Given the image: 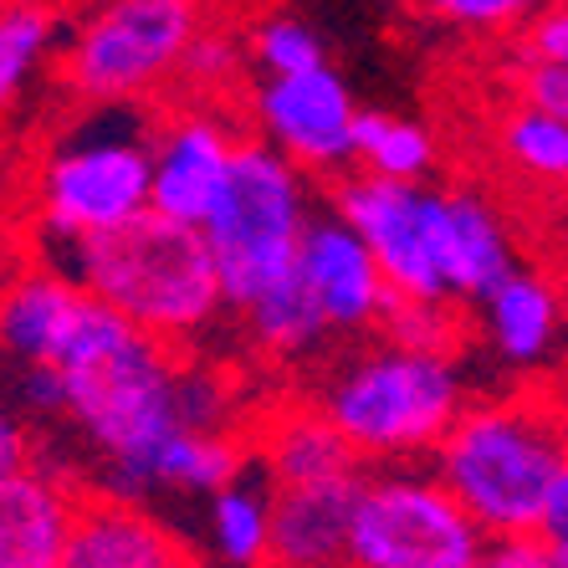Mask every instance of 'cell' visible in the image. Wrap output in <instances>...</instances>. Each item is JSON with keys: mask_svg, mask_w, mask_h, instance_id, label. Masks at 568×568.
<instances>
[{"mask_svg": "<svg viewBox=\"0 0 568 568\" xmlns=\"http://www.w3.org/2000/svg\"><path fill=\"white\" fill-rule=\"evenodd\" d=\"M180 348H164L129 328L108 307L88 303L78 333L52 369L62 379V415L103 462V491L113 503H144V466L170 436H180Z\"/></svg>", "mask_w": 568, "mask_h": 568, "instance_id": "cell-1", "label": "cell"}, {"mask_svg": "<svg viewBox=\"0 0 568 568\" xmlns=\"http://www.w3.org/2000/svg\"><path fill=\"white\" fill-rule=\"evenodd\" d=\"M446 497L476 523L487 542L568 538V450L554 395H513L466 405L436 446Z\"/></svg>", "mask_w": 568, "mask_h": 568, "instance_id": "cell-2", "label": "cell"}, {"mask_svg": "<svg viewBox=\"0 0 568 568\" xmlns=\"http://www.w3.org/2000/svg\"><path fill=\"white\" fill-rule=\"evenodd\" d=\"M62 277L88 303L108 307L164 348L200 338L221 313V287L200 246V231L159 215H139L93 241H72Z\"/></svg>", "mask_w": 568, "mask_h": 568, "instance_id": "cell-3", "label": "cell"}, {"mask_svg": "<svg viewBox=\"0 0 568 568\" xmlns=\"http://www.w3.org/2000/svg\"><path fill=\"white\" fill-rule=\"evenodd\" d=\"M462 410L466 384L456 358L410 354L395 344H369L338 364L317 395V415L338 430L358 466L436 456Z\"/></svg>", "mask_w": 568, "mask_h": 568, "instance_id": "cell-4", "label": "cell"}, {"mask_svg": "<svg viewBox=\"0 0 568 568\" xmlns=\"http://www.w3.org/2000/svg\"><path fill=\"white\" fill-rule=\"evenodd\" d=\"M307 221H313V190L303 174L256 139H241L221 200L200 225V246L211 256L221 307L246 313L266 292L297 277Z\"/></svg>", "mask_w": 568, "mask_h": 568, "instance_id": "cell-5", "label": "cell"}, {"mask_svg": "<svg viewBox=\"0 0 568 568\" xmlns=\"http://www.w3.org/2000/svg\"><path fill=\"white\" fill-rule=\"evenodd\" d=\"M200 21L190 0H119L82 16L62 52V88L98 108L139 103L174 82Z\"/></svg>", "mask_w": 568, "mask_h": 568, "instance_id": "cell-6", "label": "cell"}, {"mask_svg": "<svg viewBox=\"0 0 568 568\" xmlns=\"http://www.w3.org/2000/svg\"><path fill=\"white\" fill-rule=\"evenodd\" d=\"M481 542L430 471H379L358 487L344 568H471Z\"/></svg>", "mask_w": 568, "mask_h": 568, "instance_id": "cell-7", "label": "cell"}, {"mask_svg": "<svg viewBox=\"0 0 568 568\" xmlns=\"http://www.w3.org/2000/svg\"><path fill=\"white\" fill-rule=\"evenodd\" d=\"M37 211L67 246L149 215V133L82 129L57 144L41 164Z\"/></svg>", "mask_w": 568, "mask_h": 568, "instance_id": "cell-8", "label": "cell"}, {"mask_svg": "<svg viewBox=\"0 0 568 568\" xmlns=\"http://www.w3.org/2000/svg\"><path fill=\"white\" fill-rule=\"evenodd\" d=\"M256 144L303 174H344L354 164V119L358 103L348 82L328 62L292 78H262L252 88Z\"/></svg>", "mask_w": 568, "mask_h": 568, "instance_id": "cell-9", "label": "cell"}, {"mask_svg": "<svg viewBox=\"0 0 568 568\" xmlns=\"http://www.w3.org/2000/svg\"><path fill=\"white\" fill-rule=\"evenodd\" d=\"M379 266V282L395 303H446L425 241V185H389L369 174L333 180V211Z\"/></svg>", "mask_w": 568, "mask_h": 568, "instance_id": "cell-10", "label": "cell"}, {"mask_svg": "<svg viewBox=\"0 0 568 568\" xmlns=\"http://www.w3.org/2000/svg\"><path fill=\"white\" fill-rule=\"evenodd\" d=\"M236 144V129L211 113H180L164 123L149 139V215L200 231L225 190Z\"/></svg>", "mask_w": 568, "mask_h": 568, "instance_id": "cell-11", "label": "cell"}, {"mask_svg": "<svg viewBox=\"0 0 568 568\" xmlns=\"http://www.w3.org/2000/svg\"><path fill=\"white\" fill-rule=\"evenodd\" d=\"M425 241L446 303H481L491 287H503L517 272V252L507 225L497 221L471 190H430L425 185Z\"/></svg>", "mask_w": 568, "mask_h": 568, "instance_id": "cell-12", "label": "cell"}, {"mask_svg": "<svg viewBox=\"0 0 568 568\" xmlns=\"http://www.w3.org/2000/svg\"><path fill=\"white\" fill-rule=\"evenodd\" d=\"M297 287L307 292L328 333H374L395 303L379 282V266L338 215L307 221L303 252H297Z\"/></svg>", "mask_w": 568, "mask_h": 568, "instance_id": "cell-13", "label": "cell"}, {"mask_svg": "<svg viewBox=\"0 0 568 568\" xmlns=\"http://www.w3.org/2000/svg\"><path fill=\"white\" fill-rule=\"evenodd\" d=\"M364 476L369 471L358 466L344 476L266 491V513H272L266 568H344L348 517H354Z\"/></svg>", "mask_w": 568, "mask_h": 568, "instance_id": "cell-14", "label": "cell"}, {"mask_svg": "<svg viewBox=\"0 0 568 568\" xmlns=\"http://www.w3.org/2000/svg\"><path fill=\"white\" fill-rule=\"evenodd\" d=\"M88 297L57 272L31 266L21 277L0 282V354L16 358V369H52L67 338L78 333Z\"/></svg>", "mask_w": 568, "mask_h": 568, "instance_id": "cell-15", "label": "cell"}, {"mask_svg": "<svg viewBox=\"0 0 568 568\" xmlns=\"http://www.w3.org/2000/svg\"><path fill=\"white\" fill-rule=\"evenodd\" d=\"M78 497L72 481L37 462L0 481V568H62Z\"/></svg>", "mask_w": 568, "mask_h": 568, "instance_id": "cell-16", "label": "cell"}, {"mask_svg": "<svg viewBox=\"0 0 568 568\" xmlns=\"http://www.w3.org/2000/svg\"><path fill=\"white\" fill-rule=\"evenodd\" d=\"M185 542L174 538L144 507L113 503V497H78L72 528H67L62 568H154Z\"/></svg>", "mask_w": 568, "mask_h": 568, "instance_id": "cell-17", "label": "cell"}, {"mask_svg": "<svg viewBox=\"0 0 568 568\" xmlns=\"http://www.w3.org/2000/svg\"><path fill=\"white\" fill-rule=\"evenodd\" d=\"M487 338L513 369H542L558 348V328H564V297L548 272L517 266L503 287H491L487 297Z\"/></svg>", "mask_w": 568, "mask_h": 568, "instance_id": "cell-18", "label": "cell"}, {"mask_svg": "<svg viewBox=\"0 0 568 568\" xmlns=\"http://www.w3.org/2000/svg\"><path fill=\"white\" fill-rule=\"evenodd\" d=\"M256 456H262L272 487H303V481L358 471V462L348 456L338 430L317 415V405H282L266 415L256 430Z\"/></svg>", "mask_w": 568, "mask_h": 568, "instance_id": "cell-19", "label": "cell"}, {"mask_svg": "<svg viewBox=\"0 0 568 568\" xmlns=\"http://www.w3.org/2000/svg\"><path fill=\"white\" fill-rule=\"evenodd\" d=\"M252 462V446L241 436H195V430H180L164 446L149 456L144 466V497L154 491H180V497H205L211 503L215 491L236 487Z\"/></svg>", "mask_w": 568, "mask_h": 568, "instance_id": "cell-20", "label": "cell"}, {"mask_svg": "<svg viewBox=\"0 0 568 568\" xmlns=\"http://www.w3.org/2000/svg\"><path fill=\"white\" fill-rule=\"evenodd\" d=\"M436 133L420 129L395 113H374L358 108L354 119V164L369 180H389V185H425L436 174Z\"/></svg>", "mask_w": 568, "mask_h": 568, "instance_id": "cell-21", "label": "cell"}, {"mask_svg": "<svg viewBox=\"0 0 568 568\" xmlns=\"http://www.w3.org/2000/svg\"><path fill=\"white\" fill-rule=\"evenodd\" d=\"M62 31L67 21L52 6H0V119L41 78V67L57 52Z\"/></svg>", "mask_w": 568, "mask_h": 568, "instance_id": "cell-22", "label": "cell"}, {"mask_svg": "<svg viewBox=\"0 0 568 568\" xmlns=\"http://www.w3.org/2000/svg\"><path fill=\"white\" fill-rule=\"evenodd\" d=\"M211 542L225 558V568H266V542H272V513H266V487H252L241 476L236 487L211 497Z\"/></svg>", "mask_w": 568, "mask_h": 568, "instance_id": "cell-23", "label": "cell"}, {"mask_svg": "<svg viewBox=\"0 0 568 568\" xmlns=\"http://www.w3.org/2000/svg\"><path fill=\"white\" fill-rule=\"evenodd\" d=\"M241 317H246L252 344L266 348L272 358H303V354H313V348L328 338L323 317L313 313V303H307V292L297 287V277L282 282L277 292H266L262 303H252Z\"/></svg>", "mask_w": 568, "mask_h": 568, "instance_id": "cell-24", "label": "cell"}, {"mask_svg": "<svg viewBox=\"0 0 568 568\" xmlns=\"http://www.w3.org/2000/svg\"><path fill=\"white\" fill-rule=\"evenodd\" d=\"M241 52L252 57L266 78H292V72H313V67L328 62L317 31L307 27L303 16H292V11L256 16L252 27H246V37H241Z\"/></svg>", "mask_w": 568, "mask_h": 568, "instance_id": "cell-25", "label": "cell"}, {"mask_svg": "<svg viewBox=\"0 0 568 568\" xmlns=\"http://www.w3.org/2000/svg\"><path fill=\"white\" fill-rule=\"evenodd\" d=\"M241 72H246V52H241L236 31L200 21V31L190 37L185 57L174 67V82H180L190 98H200V103H215L225 88H236Z\"/></svg>", "mask_w": 568, "mask_h": 568, "instance_id": "cell-26", "label": "cell"}, {"mask_svg": "<svg viewBox=\"0 0 568 568\" xmlns=\"http://www.w3.org/2000/svg\"><path fill=\"white\" fill-rule=\"evenodd\" d=\"M503 154L532 180H564L568 170V119H548L532 108H517L503 123Z\"/></svg>", "mask_w": 568, "mask_h": 568, "instance_id": "cell-27", "label": "cell"}, {"mask_svg": "<svg viewBox=\"0 0 568 568\" xmlns=\"http://www.w3.org/2000/svg\"><path fill=\"white\" fill-rule=\"evenodd\" d=\"M379 333L384 344L436 358H456V344H462V323H456L450 303H389Z\"/></svg>", "mask_w": 568, "mask_h": 568, "instance_id": "cell-28", "label": "cell"}, {"mask_svg": "<svg viewBox=\"0 0 568 568\" xmlns=\"http://www.w3.org/2000/svg\"><path fill=\"white\" fill-rule=\"evenodd\" d=\"M436 16H446L450 27L462 31H507L517 21H528V0H440Z\"/></svg>", "mask_w": 568, "mask_h": 568, "instance_id": "cell-29", "label": "cell"}, {"mask_svg": "<svg viewBox=\"0 0 568 568\" xmlns=\"http://www.w3.org/2000/svg\"><path fill=\"white\" fill-rule=\"evenodd\" d=\"M523 62L568 67V11L564 6H532L528 27H523Z\"/></svg>", "mask_w": 568, "mask_h": 568, "instance_id": "cell-30", "label": "cell"}, {"mask_svg": "<svg viewBox=\"0 0 568 568\" xmlns=\"http://www.w3.org/2000/svg\"><path fill=\"white\" fill-rule=\"evenodd\" d=\"M6 410L21 425L62 415V379H57V369H16V389H11V405H6Z\"/></svg>", "mask_w": 568, "mask_h": 568, "instance_id": "cell-31", "label": "cell"}, {"mask_svg": "<svg viewBox=\"0 0 568 568\" xmlns=\"http://www.w3.org/2000/svg\"><path fill=\"white\" fill-rule=\"evenodd\" d=\"M471 568H568V554L548 548L542 538H497L481 542Z\"/></svg>", "mask_w": 568, "mask_h": 568, "instance_id": "cell-32", "label": "cell"}, {"mask_svg": "<svg viewBox=\"0 0 568 568\" xmlns=\"http://www.w3.org/2000/svg\"><path fill=\"white\" fill-rule=\"evenodd\" d=\"M517 82H523V108L548 113V119H568V67L523 62Z\"/></svg>", "mask_w": 568, "mask_h": 568, "instance_id": "cell-33", "label": "cell"}, {"mask_svg": "<svg viewBox=\"0 0 568 568\" xmlns=\"http://www.w3.org/2000/svg\"><path fill=\"white\" fill-rule=\"evenodd\" d=\"M31 462H37V456H31L27 425H21L11 410H6V405H0V481H11V476L27 471Z\"/></svg>", "mask_w": 568, "mask_h": 568, "instance_id": "cell-34", "label": "cell"}, {"mask_svg": "<svg viewBox=\"0 0 568 568\" xmlns=\"http://www.w3.org/2000/svg\"><path fill=\"white\" fill-rule=\"evenodd\" d=\"M154 568H200V564L185 554V548H180V554H170V558H164V564H154Z\"/></svg>", "mask_w": 568, "mask_h": 568, "instance_id": "cell-35", "label": "cell"}]
</instances>
